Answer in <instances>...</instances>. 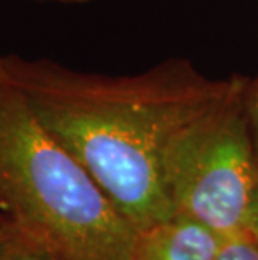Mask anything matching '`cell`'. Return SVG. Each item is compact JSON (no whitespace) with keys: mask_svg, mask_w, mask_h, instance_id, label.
I'll return each instance as SVG.
<instances>
[{"mask_svg":"<svg viewBox=\"0 0 258 260\" xmlns=\"http://www.w3.org/2000/svg\"><path fill=\"white\" fill-rule=\"evenodd\" d=\"M41 123L79 159L139 232L174 215L163 156L179 128L211 108L230 79H210L186 60L104 76L49 59L2 56Z\"/></svg>","mask_w":258,"mask_h":260,"instance_id":"obj_1","label":"cell"},{"mask_svg":"<svg viewBox=\"0 0 258 260\" xmlns=\"http://www.w3.org/2000/svg\"><path fill=\"white\" fill-rule=\"evenodd\" d=\"M0 210L67 260H133L139 230L44 126L0 56Z\"/></svg>","mask_w":258,"mask_h":260,"instance_id":"obj_2","label":"cell"},{"mask_svg":"<svg viewBox=\"0 0 258 260\" xmlns=\"http://www.w3.org/2000/svg\"><path fill=\"white\" fill-rule=\"evenodd\" d=\"M245 77L169 140L164 185L174 213L219 237L245 232L258 191V159L245 114Z\"/></svg>","mask_w":258,"mask_h":260,"instance_id":"obj_3","label":"cell"},{"mask_svg":"<svg viewBox=\"0 0 258 260\" xmlns=\"http://www.w3.org/2000/svg\"><path fill=\"white\" fill-rule=\"evenodd\" d=\"M222 237L196 220L174 213L139 232L133 260H216Z\"/></svg>","mask_w":258,"mask_h":260,"instance_id":"obj_4","label":"cell"},{"mask_svg":"<svg viewBox=\"0 0 258 260\" xmlns=\"http://www.w3.org/2000/svg\"><path fill=\"white\" fill-rule=\"evenodd\" d=\"M0 260H67L29 239L0 213Z\"/></svg>","mask_w":258,"mask_h":260,"instance_id":"obj_5","label":"cell"},{"mask_svg":"<svg viewBox=\"0 0 258 260\" xmlns=\"http://www.w3.org/2000/svg\"><path fill=\"white\" fill-rule=\"evenodd\" d=\"M216 260H258V243L245 232L222 237Z\"/></svg>","mask_w":258,"mask_h":260,"instance_id":"obj_6","label":"cell"},{"mask_svg":"<svg viewBox=\"0 0 258 260\" xmlns=\"http://www.w3.org/2000/svg\"><path fill=\"white\" fill-rule=\"evenodd\" d=\"M245 114L248 121V129L253 141L255 154L258 159V76L255 79H246L245 87Z\"/></svg>","mask_w":258,"mask_h":260,"instance_id":"obj_7","label":"cell"},{"mask_svg":"<svg viewBox=\"0 0 258 260\" xmlns=\"http://www.w3.org/2000/svg\"><path fill=\"white\" fill-rule=\"evenodd\" d=\"M245 234L258 243V191H256L253 207H251V212H250V217H248V223H246V226H245Z\"/></svg>","mask_w":258,"mask_h":260,"instance_id":"obj_8","label":"cell"},{"mask_svg":"<svg viewBox=\"0 0 258 260\" xmlns=\"http://www.w3.org/2000/svg\"><path fill=\"white\" fill-rule=\"evenodd\" d=\"M24 2L34 4H49V5H82L89 0H24Z\"/></svg>","mask_w":258,"mask_h":260,"instance_id":"obj_9","label":"cell"}]
</instances>
